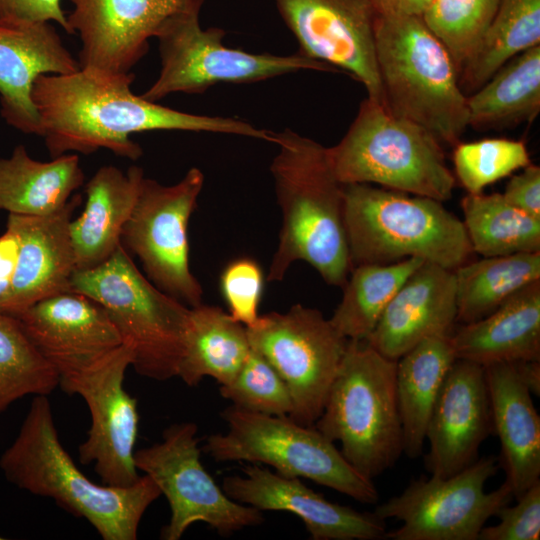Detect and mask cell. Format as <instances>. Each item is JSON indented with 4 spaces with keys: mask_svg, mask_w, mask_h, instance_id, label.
<instances>
[{
    "mask_svg": "<svg viewBox=\"0 0 540 540\" xmlns=\"http://www.w3.org/2000/svg\"><path fill=\"white\" fill-rule=\"evenodd\" d=\"M423 262L408 258L353 267L342 287V299L329 318L333 327L348 340H367L397 290Z\"/></svg>",
    "mask_w": 540,
    "mask_h": 540,
    "instance_id": "obj_33",
    "label": "cell"
},
{
    "mask_svg": "<svg viewBox=\"0 0 540 540\" xmlns=\"http://www.w3.org/2000/svg\"><path fill=\"white\" fill-rule=\"evenodd\" d=\"M244 475L223 479L222 489L232 500L263 511H285L298 516L313 540L386 539V523L374 513L360 512L328 501L300 478H290L256 464Z\"/></svg>",
    "mask_w": 540,
    "mask_h": 540,
    "instance_id": "obj_18",
    "label": "cell"
},
{
    "mask_svg": "<svg viewBox=\"0 0 540 540\" xmlns=\"http://www.w3.org/2000/svg\"><path fill=\"white\" fill-rule=\"evenodd\" d=\"M84 180L76 154L41 162L17 145L9 157H0V211L26 216L54 213L69 202Z\"/></svg>",
    "mask_w": 540,
    "mask_h": 540,
    "instance_id": "obj_27",
    "label": "cell"
},
{
    "mask_svg": "<svg viewBox=\"0 0 540 540\" xmlns=\"http://www.w3.org/2000/svg\"><path fill=\"white\" fill-rule=\"evenodd\" d=\"M456 359L483 367L540 360V280L518 290L498 308L450 334Z\"/></svg>",
    "mask_w": 540,
    "mask_h": 540,
    "instance_id": "obj_25",
    "label": "cell"
},
{
    "mask_svg": "<svg viewBox=\"0 0 540 540\" xmlns=\"http://www.w3.org/2000/svg\"><path fill=\"white\" fill-rule=\"evenodd\" d=\"M397 360L366 340H348L336 377L315 428L339 442L345 459L373 480L403 453L396 394Z\"/></svg>",
    "mask_w": 540,
    "mask_h": 540,
    "instance_id": "obj_6",
    "label": "cell"
},
{
    "mask_svg": "<svg viewBox=\"0 0 540 540\" xmlns=\"http://www.w3.org/2000/svg\"><path fill=\"white\" fill-rule=\"evenodd\" d=\"M273 138L278 152L270 171L282 226L267 280H283L290 266L302 260L327 284L343 287L351 271L343 184L332 171L327 148L288 128Z\"/></svg>",
    "mask_w": 540,
    "mask_h": 540,
    "instance_id": "obj_2",
    "label": "cell"
},
{
    "mask_svg": "<svg viewBox=\"0 0 540 540\" xmlns=\"http://www.w3.org/2000/svg\"><path fill=\"white\" fill-rule=\"evenodd\" d=\"M499 467L497 457L484 456L449 477L413 480L373 513L385 521H401L399 528L387 531L386 539L478 540L488 519L514 498L505 481L485 491Z\"/></svg>",
    "mask_w": 540,
    "mask_h": 540,
    "instance_id": "obj_11",
    "label": "cell"
},
{
    "mask_svg": "<svg viewBox=\"0 0 540 540\" xmlns=\"http://www.w3.org/2000/svg\"><path fill=\"white\" fill-rule=\"evenodd\" d=\"M515 369L532 395L540 394V360L512 362Z\"/></svg>",
    "mask_w": 540,
    "mask_h": 540,
    "instance_id": "obj_45",
    "label": "cell"
},
{
    "mask_svg": "<svg viewBox=\"0 0 540 540\" xmlns=\"http://www.w3.org/2000/svg\"><path fill=\"white\" fill-rule=\"evenodd\" d=\"M517 503L501 507L499 522L484 526L478 540H538L540 538V480L519 497Z\"/></svg>",
    "mask_w": 540,
    "mask_h": 540,
    "instance_id": "obj_40",
    "label": "cell"
},
{
    "mask_svg": "<svg viewBox=\"0 0 540 540\" xmlns=\"http://www.w3.org/2000/svg\"><path fill=\"white\" fill-rule=\"evenodd\" d=\"M221 417L226 431L210 435L203 447L213 460L267 464L282 476L312 480L364 504L378 502L373 480L360 474L315 427L233 405Z\"/></svg>",
    "mask_w": 540,
    "mask_h": 540,
    "instance_id": "obj_9",
    "label": "cell"
},
{
    "mask_svg": "<svg viewBox=\"0 0 540 540\" xmlns=\"http://www.w3.org/2000/svg\"><path fill=\"white\" fill-rule=\"evenodd\" d=\"M13 317L59 376L78 371L123 344L104 308L74 291L40 300Z\"/></svg>",
    "mask_w": 540,
    "mask_h": 540,
    "instance_id": "obj_20",
    "label": "cell"
},
{
    "mask_svg": "<svg viewBox=\"0 0 540 540\" xmlns=\"http://www.w3.org/2000/svg\"><path fill=\"white\" fill-rule=\"evenodd\" d=\"M375 48L383 106L455 146L468 126L467 96L443 43L422 16H381Z\"/></svg>",
    "mask_w": 540,
    "mask_h": 540,
    "instance_id": "obj_4",
    "label": "cell"
},
{
    "mask_svg": "<svg viewBox=\"0 0 540 540\" xmlns=\"http://www.w3.org/2000/svg\"><path fill=\"white\" fill-rule=\"evenodd\" d=\"M455 178L469 194L511 175L531 163L525 142L508 138H486L459 142L454 146Z\"/></svg>",
    "mask_w": 540,
    "mask_h": 540,
    "instance_id": "obj_37",
    "label": "cell"
},
{
    "mask_svg": "<svg viewBox=\"0 0 540 540\" xmlns=\"http://www.w3.org/2000/svg\"><path fill=\"white\" fill-rule=\"evenodd\" d=\"M3 538L0 536V540H2Z\"/></svg>",
    "mask_w": 540,
    "mask_h": 540,
    "instance_id": "obj_46",
    "label": "cell"
},
{
    "mask_svg": "<svg viewBox=\"0 0 540 540\" xmlns=\"http://www.w3.org/2000/svg\"><path fill=\"white\" fill-rule=\"evenodd\" d=\"M200 9L178 13L160 28L161 70L143 98L156 102L172 93H203L218 83H252L299 70L335 71L300 52L280 56L227 47L223 29L201 27Z\"/></svg>",
    "mask_w": 540,
    "mask_h": 540,
    "instance_id": "obj_10",
    "label": "cell"
},
{
    "mask_svg": "<svg viewBox=\"0 0 540 540\" xmlns=\"http://www.w3.org/2000/svg\"><path fill=\"white\" fill-rule=\"evenodd\" d=\"M58 385L56 369L19 320L0 312V414L24 396H48Z\"/></svg>",
    "mask_w": 540,
    "mask_h": 540,
    "instance_id": "obj_35",
    "label": "cell"
},
{
    "mask_svg": "<svg viewBox=\"0 0 540 540\" xmlns=\"http://www.w3.org/2000/svg\"><path fill=\"white\" fill-rule=\"evenodd\" d=\"M251 346L247 328L217 306L190 307L186 351L177 377L196 386L204 377L229 384L246 361Z\"/></svg>",
    "mask_w": 540,
    "mask_h": 540,
    "instance_id": "obj_29",
    "label": "cell"
},
{
    "mask_svg": "<svg viewBox=\"0 0 540 540\" xmlns=\"http://www.w3.org/2000/svg\"><path fill=\"white\" fill-rule=\"evenodd\" d=\"M133 350L123 343L92 364L59 376L67 394L81 396L90 412L87 438L79 445V460L94 465L102 484L127 487L138 481L135 444L139 413L137 400L124 388Z\"/></svg>",
    "mask_w": 540,
    "mask_h": 540,
    "instance_id": "obj_15",
    "label": "cell"
},
{
    "mask_svg": "<svg viewBox=\"0 0 540 540\" xmlns=\"http://www.w3.org/2000/svg\"><path fill=\"white\" fill-rule=\"evenodd\" d=\"M81 202V195L74 194L51 214H8L6 228L17 238L18 258L1 313L16 316L40 300L70 291L76 271L70 223Z\"/></svg>",
    "mask_w": 540,
    "mask_h": 540,
    "instance_id": "obj_22",
    "label": "cell"
},
{
    "mask_svg": "<svg viewBox=\"0 0 540 540\" xmlns=\"http://www.w3.org/2000/svg\"><path fill=\"white\" fill-rule=\"evenodd\" d=\"M468 126L477 129L531 123L540 112V45L506 62L467 96Z\"/></svg>",
    "mask_w": 540,
    "mask_h": 540,
    "instance_id": "obj_30",
    "label": "cell"
},
{
    "mask_svg": "<svg viewBox=\"0 0 540 540\" xmlns=\"http://www.w3.org/2000/svg\"><path fill=\"white\" fill-rule=\"evenodd\" d=\"M336 179L435 199H451L456 178L440 142L424 128L364 99L343 138L327 148Z\"/></svg>",
    "mask_w": 540,
    "mask_h": 540,
    "instance_id": "obj_7",
    "label": "cell"
},
{
    "mask_svg": "<svg viewBox=\"0 0 540 540\" xmlns=\"http://www.w3.org/2000/svg\"><path fill=\"white\" fill-rule=\"evenodd\" d=\"M221 396L231 405L250 412L289 416L293 404L290 392L277 371L252 349L236 377L220 385Z\"/></svg>",
    "mask_w": 540,
    "mask_h": 540,
    "instance_id": "obj_38",
    "label": "cell"
},
{
    "mask_svg": "<svg viewBox=\"0 0 540 540\" xmlns=\"http://www.w3.org/2000/svg\"><path fill=\"white\" fill-rule=\"evenodd\" d=\"M502 195L513 206L540 219V167L530 163L513 175Z\"/></svg>",
    "mask_w": 540,
    "mask_h": 540,
    "instance_id": "obj_42",
    "label": "cell"
},
{
    "mask_svg": "<svg viewBox=\"0 0 540 540\" xmlns=\"http://www.w3.org/2000/svg\"><path fill=\"white\" fill-rule=\"evenodd\" d=\"M135 75L82 68L69 74H42L32 98L41 135L52 158L67 152L107 149L137 160L142 148L130 135L152 130L235 134L272 142L273 131L231 117L174 110L135 95Z\"/></svg>",
    "mask_w": 540,
    "mask_h": 540,
    "instance_id": "obj_1",
    "label": "cell"
},
{
    "mask_svg": "<svg viewBox=\"0 0 540 540\" xmlns=\"http://www.w3.org/2000/svg\"><path fill=\"white\" fill-rule=\"evenodd\" d=\"M70 291L99 303L133 350L134 370L165 381L177 377L186 351L190 307L143 275L120 245L104 263L77 270Z\"/></svg>",
    "mask_w": 540,
    "mask_h": 540,
    "instance_id": "obj_8",
    "label": "cell"
},
{
    "mask_svg": "<svg viewBox=\"0 0 540 540\" xmlns=\"http://www.w3.org/2000/svg\"><path fill=\"white\" fill-rule=\"evenodd\" d=\"M540 45V0H500L472 55L459 73L466 96L479 89L506 62Z\"/></svg>",
    "mask_w": 540,
    "mask_h": 540,
    "instance_id": "obj_32",
    "label": "cell"
},
{
    "mask_svg": "<svg viewBox=\"0 0 540 540\" xmlns=\"http://www.w3.org/2000/svg\"><path fill=\"white\" fill-rule=\"evenodd\" d=\"M457 323L479 320L521 288L540 280V252L483 257L453 270Z\"/></svg>",
    "mask_w": 540,
    "mask_h": 540,
    "instance_id": "obj_31",
    "label": "cell"
},
{
    "mask_svg": "<svg viewBox=\"0 0 540 540\" xmlns=\"http://www.w3.org/2000/svg\"><path fill=\"white\" fill-rule=\"evenodd\" d=\"M198 427L181 422L167 427L162 440L135 451L138 471L158 486L170 507L169 523L161 538L178 540L196 522L228 536L264 521L260 510L232 500L203 467Z\"/></svg>",
    "mask_w": 540,
    "mask_h": 540,
    "instance_id": "obj_14",
    "label": "cell"
},
{
    "mask_svg": "<svg viewBox=\"0 0 540 540\" xmlns=\"http://www.w3.org/2000/svg\"><path fill=\"white\" fill-rule=\"evenodd\" d=\"M499 465L514 498L540 480V417L512 362L484 367Z\"/></svg>",
    "mask_w": 540,
    "mask_h": 540,
    "instance_id": "obj_24",
    "label": "cell"
},
{
    "mask_svg": "<svg viewBox=\"0 0 540 540\" xmlns=\"http://www.w3.org/2000/svg\"><path fill=\"white\" fill-rule=\"evenodd\" d=\"M461 209L474 253L494 257L540 252V219L513 206L501 193H467Z\"/></svg>",
    "mask_w": 540,
    "mask_h": 540,
    "instance_id": "obj_34",
    "label": "cell"
},
{
    "mask_svg": "<svg viewBox=\"0 0 540 540\" xmlns=\"http://www.w3.org/2000/svg\"><path fill=\"white\" fill-rule=\"evenodd\" d=\"M500 0H434L422 15L451 55L458 74L472 55Z\"/></svg>",
    "mask_w": 540,
    "mask_h": 540,
    "instance_id": "obj_36",
    "label": "cell"
},
{
    "mask_svg": "<svg viewBox=\"0 0 540 540\" xmlns=\"http://www.w3.org/2000/svg\"><path fill=\"white\" fill-rule=\"evenodd\" d=\"M343 219L351 269L420 258L454 270L474 254L463 221L435 199L346 184Z\"/></svg>",
    "mask_w": 540,
    "mask_h": 540,
    "instance_id": "obj_5",
    "label": "cell"
},
{
    "mask_svg": "<svg viewBox=\"0 0 540 540\" xmlns=\"http://www.w3.org/2000/svg\"><path fill=\"white\" fill-rule=\"evenodd\" d=\"M204 175L193 167L173 185L142 179L121 234V245L142 265L160 290L188 307L202 303L201 284L189 264L188 224L203 188Z\"/></svg>",
    "mask_w": 540,
    "mask_h": 540,
    "instance_id": "obj_12",
    "label": "cell"
},
{
    "mask_svg": "<svg viewBox=\"0 0 540 540\" xmlns=\"http://www.w3.org/2000/svg\"><path fill=\"white\" fill-rule=\"evenodd\" d=\"M220 285L232 318L246 327L253 325L259 317L263 292V274L259 265L248 258L231 262L222 272Z\"/></svg>",
    "mask_w": 540,
    "mask_h": 540,
    "instance_id": "obj_39",
    "label": "cell"
},
{
    "mask_svg": "<svg viewBox=\"0 0 540 540\" xmlns=\"http://www.w3.org/2000/svg\"><path fill=\"white\" fill-rule=\"evenodd\" d=\"M205 0H71L67 21L81 40L79 63L110 73H129L172 16Z\"/></svg>",
    "mask_w": 540,
    "mask_h": 540,
    "instance_id": "obj_17",
    "label": "cell"
},
{
    "mask_svg": "<svg viewBox=\"0 0 540 540\" xmlns=\"http://www.w3.org/2000/svg\"><path fill=\"white\" fill-rule=\"evenodd\" d=\"M456 318L454 271L423 262L397 290L366 341L397 360L424 339L451 334Z\"/></svg>",
    "mask_w": 540,
    "mask_h": 540,
    "instance_id": "obj_23",
    "label": "cell"
},
{
    "mask_svg": "<svg viewBox=\"0 0 540 540\" xmlns=\"http://www.w3.org/2000/svg\"><path fill=\"white\" fill-rule=\"evenodd\" d=\"M434 0H371L381 16H422Z\"/></svg>",
    "mask_w": 540,
    "mask_h": 540,
    "instance_id": "obj_44",
    "label": "cell"
},
{
    "mask_svg": "<svg viewBox=\"0 0 540 540\" xmlns=\"http://www.w3.org/2000/svg\"><path fill=\"white\" fill-rule=\"evenodd\" d=\"M18 242L12 231L6 228L0 235V312L7 301L17 265Z\"/></svg>",
    "mask_w": 540,
    "mask_h": 540,
    "instance_id": "obj_43",
    "label": "cell"
},
{
    "mask_svg": "<svg viewBox=\"0 0 540 540\" xmlns=\"http://www.w3.org/2000/svg\"><path fill=\"white\" fill-rule=\"evenodd\" d=\"M492 432L484 367L456 359L429 418L427 470L437 477L460 472L479 458V448Z\"/></svg>",
    "mask_w": 540,
    "mask_h": 540,
    "instance_id": "obj_19",
    "label": "cell"
},
{
    "mask_svg": "<svg viewBox=\"0 0 540 540\" xmlns=\"http://www.w3.org/2000/svg\"><path fill=\"white\" fill-rule=\"evenodd\" d=\"M300 53L341 68L383 105L376 48L377 12L371 0H275Z\"/></svg>",
    "mask_w": 540,
    "mask_h": 540,
    "instance_id": "obj_16",
    "label": "cell"
},
{
    "mask_svg": "<svg viewBox=\"0 0 540 540\" xmlns=\"http://www.w3.org/2000/svg\"><path fill=\"white\" fill-rule=\"evenodd\" d=\"M143 178V169L138 166L123 172L106 165L84 185V210L70 223L76 271L104 263L121 245L122 230L134 208Z\"/></svg>",
    "mask_w": 540,
    "mask_h": 540,
    "instance_id": "obj_26",
    "label": "cell"
},
{
    "mask_svg": "<svg viewBox=\"0 0 540 540\" xmlns=\"http://www.w3.org/2000/svg\"><path fill=\"white\" fill-rule=\"evenodd\" d=\"M0 468L19 489L84 518L103 540H135L145 511L161 496L145 474L127 487L87 478L59 439L48 396L34 397L18 435L0 457Z\"/></svg>",
    "mask_w": 540,
    "mask_h": 540,
    "instance_id": "obj_3",
    "label": "cell"
},
{
    "mask_svg": "<svg viewBox=\"0 0 540 540\" xmlns=\"http://www.w3.org/2000/svg\"><path fill=\"white\" fill-rule=\"evenodd\" d=\"M54 21L72 34L61 0H0V19Z\"/></svg>",
    "mask_w": 540,
    "mask_h": 540,
    "instance_id": "obj_41",
    "label": "cell"
},
{
    "mask_svg": "<svg viewBox=\"0 0 540 540\" xmlns=\"http://www.w3.org/2000/svg\"><path fill=\"white\" fill-rule=\"evenodd\" d=\"M247 328L252 349L284 380L293 408L288 416L311 426L320 417L348 339L318 309L293 305L284 313L259 315Z\"/></svg>",
    "mask_w": 540,
    "mask_h": 540,
    "instance_id": "obj_13",
    "label": "cell"
},
{
    "mask_svg": "<svg viewBox=\"0 0 540 540\" xmlns=\"http://www.w3.org/2000/svg\"><path fill=\"white\" fill-rule=\"evenodd\" d=\"M80 63L48 21L0 19V112L7 124L25 134L41 135L32 98L42 74H69Z\"/></svg>",
    "mask_w": 540,
    "mask_h": 540,
    "instance_id": "obj_21",
    "label": "cell"
},
{
    "mask_svg": "<svg viewBox=\"0 0 540 540\" xmlns=\"http://www.w3.org/2000/svg\"><path fill=\"white\" fill-rule=\"evenodd\" d=\"M455 360L450 334L424 339L397 359L396 394L403 453L411 459L423 453L431 412Z\"/></svg>",
    "mask_w": 540,
    "mask_h": 540,
    "instance_id": "obj_28",
    "label": "cell"
}]
</instances>
